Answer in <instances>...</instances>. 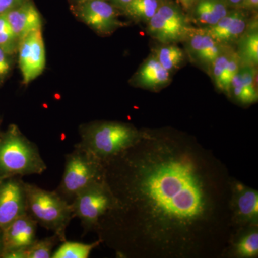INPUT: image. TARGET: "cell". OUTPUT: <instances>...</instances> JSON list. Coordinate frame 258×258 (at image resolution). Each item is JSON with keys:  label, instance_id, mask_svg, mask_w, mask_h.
Segmentation results:
<instances>
[{"label": "cell", "instance_id": "1", "mask_svg": "<svg viewBox=\"0 0 258 258\" xmlns=\"http://www.w3.org/2000/svg\"><path fill=\"white\" fill-rule=\"evenodd\" d=\"M114 206L95 232L125 258H222L233 235L227 166L194 137L141 131L103 161Z\"/></svg>", "mask_w": 258, "mask_h": 258}, {"label": "cell", "instance_id": "2", "mask_svg": "<svg viewBox=\"0 0 258 258\" xmlns=\"http://www.w3.org/2000/svg\"><path fill=\"white\" fill-rule=\"evenodd\" d=\"M47 165L36 144L29 140L18 125L11 124L0 133V180L41 174Z\"/></svg>", "mask_w": 258, "mask_h": 258}, {"label": "cell", "instance_id": "3", "mask_svg": "<svg viewBox=\"0 0 258 258\" xmlns=\"http://www.w3.org/2000/svg\"><path fill=\"white\" fill-rule=\"evenodd\" d=\"M78 145L102 161L108 160L135 143L141 131L118 121H95L79 128Z\"/></svg>", "mask_w": 258, "mask_h": 258}, {"label": "cell", "instance_id": "4", "mask_svg": "<svg viewBox=\"0 0 258 258\" xmlns=\"http://www.w3.org/2000/svg\"><path fill=\"white\" fill-rule=\"evenodd\" d=\"M27 212L46 230L52 231L60 239L66 240V230L74 218L71 203L61 198L55 191L42 189L25 182Z\"/></svg>", "mask_w": 258, "mask_h": 258}, {"label": "cell", "instance_id": "5", "mask_svg": "<svg viewBox=\"0 0 258 258\" xmlns=\"http://www.w3.org/2000/svg\"><path fill=\"white\" fill-rule=\"evenodd\" d=\"M103 179V161L76 144L74 151L66 154L62 179L55 191L71 203L88 185Z\"/></svg>", "mask_w": 258, "mask_h": 258}, {"label": "cell", "instance_id": "6", "mask_svg": "<svg viewBox=\"0 0 258 258\" xmlns=\"http://www.w3.org/2000/svg\"><path fill=\"white\" fill-rule=\"evenodd\" d=\"M115 200L104 179L88 185L71 203L74 217L81 220L85 234L94 232L100 219L114 206Z\"/></svg>", "mask_w": 258, "mask_h": 258}, {"label": "cell", "instance_id": "7", "mask_svg": "<svg viewBox=\"0 0 258 258\" xmlns=\"http://www.w3.org/2000/svg\"><path fill=\"white\" fill-rule=\"evenodd\" d=\"M230 208L233 234L247 227L258 226L257 190L232 179Z\"/></svg>", "mask_w": 258, "mask_h": 258}, {"label": "cell", "instance_id": "8", "mask_svg": "<svg viewBox=\"0 0 258 258\" xmlns=\"http://www.w3.org/2000/svg\"><path fill=\"white\" fill-rule=\"evenodd\" d=\"M17 55L23 82L28 85L43 73L46 64L42 29L30 32L19 41Z\"/></svg>", "mask_w": 258, "mask_h": 258}, {"label": "cell", "instance_id": "9", "mask_svg": "<svg viewBox=\"0 0 258 258\" xmlns=\"http://www.w3.org/2000/svg\"><path fill=\"white\" fill-rule=\"evenodd\" d=\"M27 213L25 182L22 176L0 180V228Z\"/></svg>", "mask_w": 258, "mask_h": 258}, {"label": "cell", "instance_id": "10", "mask_svg": "<svg viewBox=\"0 0 258 258\" xmlns=\"http://www.w3.org/2000/svg\"><path fill=\"white\" fill-rule=\"evenodd\" d=\"M77 16L101 35H108L121 26L114 8L105 0H84L78 3Z\"/></svg>", "mask_w": 258, "mask_h": 258}, {"label": "cell", "instance_id": "11", "mask_svg": "<svg viewBox=\"0 0 258 258\" xmlns=\"http://www.w3.org/2000/svg\"><path fill=\"white\" fill-rule=\"evenodd\" d=\"M37 225L27 212L7 226L3 230V254L28 248L36 240Z\"/></svg>", "mask_w": 258, "mask_h": 258}, {"label": "cell", "instance_id": "12", "mask_svg": "<svg viewBox=\"0 0 258 258\" xmlns=\"http://www.w3.org/2000/svg\"><path fill=\"white\" fill-rule=\"evenodd\" d=\"M5 15L18 41L30 32L42 29L41 15L29 0H25Z\"/></svg>", "mask_w": 258, "mask_h": 258}, {"label": "cell", "instance_id": "13", "mask_svg": "<svg viewBox=\"0 0 258 258\" xmlns=\"http://www.w3.org/2000/svg\"><path fill=\"white\" fill-rule=\"evenodd\" d=\"M236 258H254L258 256V226L236 232L231 238L225 255Z\"/></svg>", "mask_w": 258, "mask_h": 258}, {"label": "cell", "instance_id": "14", "mask_svg": "<svg viewBox=\"0 0 258 258\" xmlns=\"http://www.w3.org/2000/svg\"><path fill=\"white\" fill-rule=\"evenodd\" d=\"M148 31L154 38L163 43L181 40L189 32L188 25H179L163 18L159 13L149 20Z\"/></svg>", "mask_w": 258, "mask_h": 258}, {"label": "cell", "instance_id": "15", "mask_svg": "<svg viewBox=\"0 0 258 258\" xmlns=\"http://www.w3.org/2000/svg\"><path fill=\"white\" fill-rule=\"evenodd\" d=\"M170 74L158 61L152 57L142 66L137 75V82L144 88H155L164 86L169 81Z\"/></svg>", "mask_w": 258, "mask_h": 258}, {"label": "cell", "instance_id": "16", "mask_svg": "<svg viewBox=\"0 0 258 258\" xmlns=\"http://www.w3.org/2000/svg\"><path fill=\"white\" fill-rule=\"evenodd\" d=\"M189 46L197 57L207 63H212L220 54L217 42L204 30L191 35Z\"/></svg>", "mask_w": 258, "mask_h": 258}, {"label": "cell", "instance_id": "17", "mask_svg": "<svg viewBox=\"0 0 258 258\" xmlns=\"http://www.w3.org/2000/svg\"><path fill=\"white\" fill-rule=\"evenodd\" d=\"M61 242L60 239L54 234L42 240H35L28 248L23 250L5 252L2 258H50L56 244Z\"/></svg>", "mask_w": 258, "mask_h": 258}, {"label": "cell", "instance_id": "18", "mask_svg": "<svg viewBox=\"0 0 258 258\" xmlns=\"http://www.w3.org/2000/svg\"><path fill=\"white\" fill-rule=\"evenodd\" d=\"M102 244L101 240L98 239L92 243H83L79 242L64 241L60 247L52 252V258H88L91 252Z\"/></svg>", "mask_w": 258, "mask_h": 258}, {"label": "cell", "instance_id": "19", "mask_svg": "<svg viewBox=\"0 0 258 258\" xmlns=\"http://www.w3.org/2000/svg\"><path fill=\"white\" fill-rule=\"evenodd\" d=\"M125 8L134 18L149 22L157 13L159 5L158 0H132Z\"/></svg>", "mask_w": 258, "mask_h": 258}, {"label": "cell", "instance_id": "20", "mask_svg": "<svg viewBox=\"0 0 258 258\" xmlns=\"http://www.w3.org/2000/svg\"><path fill=\"white\" fill-rule=\"evenodd\" d=\"M155 57L161 66L169 72L177 69L184 60L183 51L175 45L161 47L158 50Z\"/></svg>", "mask_w": 258, "mask_h": 258}, {"label": "cell", "instance_id": "21", "mask_svg": "<svg viewBox=\"0 0 258 258\" xmlns=\"http://www.w3.org/2000/svg\"><path fill=\"white\" fill-rule=\"evenodd\" d=\"M240 53L242 59L250 64H257L258 62V34L257 30L247 32L240 44Z\"/></svg>", "mask_w": 258, "mask_h": 258}, {"label": "cell", "instance_id": "22", "mask_svg": "<svg viewBox=\"0 0 258 258\" xmlns=\"http://www.w3.org/2000/svg\"><path fill=\"white\" fill-rule=\"evenodd\" d=\"M19 41L12 30L5 15H0V47L16 55Z\"/></svg>", "mask_w": 258, "mask_h": 258}, {"label": "cell", "instance_id": "23", "mask_svg": "<svg viewBox=\"0 0 258 258\" xmlns=\"http://www.w3.org/2000/svg\"><path fill=\"white\" fill-rule=\"evenodd\" d=\"M246 20L244 15L236 12L233 20L229 24L228 26L218 37L217 42H227L235 40L243 33L246 28Z\"/></svg>", "mask_w": 258, "mask_h": 258}, {"label": "cell", "instance_id": "24", "mask_svg": "<svg viewBox=\"0 0 258 258\" xmlns=\"http://www.w3.org/2000/svg\"><path fill=\"white\" fill-rule=\"evenodd\" d=\"M229 56L220 54L215 61L212 62L213 64V76L215 78L217 87L222 91H227L226 85V76H227V67L228 63Z\"/></svg>", "mask_w": 258, "mask_h": 258}, {"label": "cell", "instance_id": "25", "mask_svg": "<svg viewBox=\"0 0 258 258\" xmlns=\"http://www.w3.org/2000/svg\"><path fill=\"white\" fill-rule=\"evenodd\" d=\"M195 18L199 23L208 27L215 25L220 20L212 10L210 0H202L197 5Z\"/></svg>", "mask_w": 258, "mask_h": 258}, {"label": "cell", "instance_id": "26", "mask_svg": "<svg viewBox=\"0 0 258 258\" xmlns=\"http://www.w3.org/2000/svg\"><path fill=\"white\" fill-rule=\"evenodd\" d=\"M230 89L232 90L234 98L242 104L249 105L257 102L244 89L243 83L241 79L240 71L231 81L229 91Z\"/></svg>", "mask_w": 258, "mask_h": 258}, {"label": "cell", "instance_id": "27", "mask_svg": "<svg viewBox=\"0 0 258 258\" xmlns=\"http://www.w3.org/2000/svg\"><path fill=\"white\" fill-rule=\"evenodd\" d=\"M15 55L0 47V86L9 77L15 64Z\"/></svg>", "mask_w": 258, "mask_h": 258}, {"label": "cell", "instance_id": "28", "mask_svg": "<svg viewBox=\"0 0 258 258\" xmlns=\"http://www.w3.org/2000/svg\"><path fill=\"white\" fill-rule=\"evenodd\" d=\"M240 74L244 89L257 101L258 95L257 89L255 88L254 70L252 68H245V69L240 70Z\"/></svg>", "mask_w": 258, "mask_h": 258}, {"label": "cell", "instance_id": "29", "mask_svg": "<svg viewBox=\"0 0 258 258\" xmlns=\"http://www.w3.org/2000/svg\"><path fill=\"white\" fill-rule=\"evenodd\" d=\"M240 71V57L235 53L229 55L228 63L227 67V76H226V85L227 91L230 89L231 81Z\"/></svg>", "mask_w": 258, "mask_h": 258}, {"label": "cell", "instance_id": "30", "mask_svg": "<svg viewBox=\"0 0 258 258\" xmlns=\"http://www.w3.org/2000/svg\"><path fill=\"white\" fill-rule=\"evenodd\" d=\"M25 0H0V15H5Z\"/></svg>", "mask_w": 258, "mask_h": 258}, {"label": "cell", "instance_id": "31", "mask_svg": "<svg viewBox=\"0 0 258 258\" xmlns=\"http://www.w3.org/2000/svg\"><path fill=\"white\" fill-rule=\"evenodd\" d=\"M241 5L246 9L255 10L257 8L258 0H243Z\"/></svg>", "mask_w": 258, "mask_h": 258}, {"label": "cell", "instance_id": "32", "mask_svg": "<svg viewBox=\"0 0 258 258\" xmlns=\"http://www.w3.org/2000/svg\"><path fill=\"white\" fill-rule=\"evenodd\" d=\"M198 0H179L180 3L182 5L185 9H188L191 5L195 4Z\"/></svg>", "mask_w": 258, "mask_h": 258}, {"label": "cell", "instance_id": "33", "mask_svg": "<svg viewBox=\"0 0 258 258\" xmlns=\"http://www.w3.org/2000/svg\"><path fill=\"white\" fill-rule=\"evenodd\" d=\"M117 4L126 7L132 0H113Z\"/></svg>", "mask_w": 258, "mask_h": 258}, {"label": "cell", "instance_id": "34", "mask_svg": "<svg viewBox=\"0 0 258 258\" xmlns=\"http://www.w3.org/2000/svg\"><path fill=\"white\" fill-rule=\"evenodd\" d=\"M3 249H4V247H3V230L0 228V257L3 254Z\"/></svg>", "mask_w": 258, "mask_h": 258}, {"label": "cell", "instance_id": "35", "mask_svg": "<svg viewBox=\"0 0 258 258\" xmlns=\"http://www.w3.org/2000/svg\"><path fill=\"white\" fill-rule=\"evenodd\" d=\"M228 1L230 2L232 5H242V3L243 0H228Z\"/></svg>", "mask_w": 258, "mask_h": 258}, {"label": "cell", "instance_id": "36", "mask_svg": "<svg viewBox=\"0 0 258 258\" xmlns=\"http://www.w3.org/2000/svg\"><path fill=\"white\" fill-rule=\"evenodd\" d=\"M76 3H81V2L84 1V0H76Z\"/></svg>", "mask_w": 258, "mask_h": 258}, {"label": "cell", "instance_id": "37", "mask_svg": "<svg viewBox=\"0 0 258 258\" xmlns=\"http://www.w3.org/2000/svg\"><path fill=\"white\" fill-rule=\"evenodd\" d=\"M2 130L1 128H0V133H1Z\"/></svg>", "mask_w": 258, "mask_h": 258}]
</instances>
